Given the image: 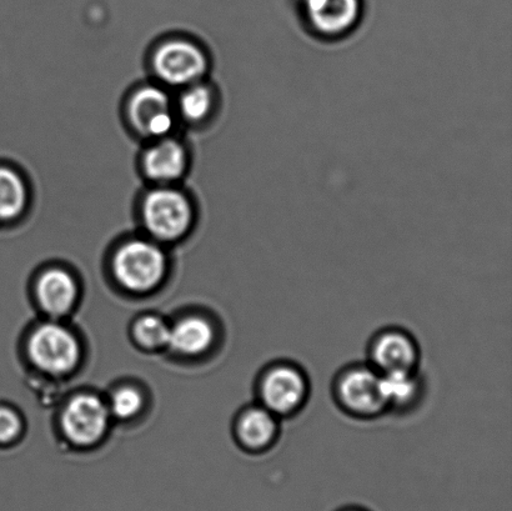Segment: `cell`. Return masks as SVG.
I'll return each instance as SVG.
<instances>
[{
  "instance_id": "7a4b0ae2",
  "label": "cell",
  "mask_w": 512,
  "mask_h": 511,
  "mask_svg": "<svg viewBox=\"0 0 512 511\" xmlns=\"http://www.w3.org/2000/svg\"><path fill=\"white\" fill-rule=\"evenodd\" d=\"M310 379L299 364L275 360L261 370L256 380V398L280 420L303 412L310 398Z\"/></svg>"
},
{
  "instance_id": "8fae6325",
  "label": "cell",
  "mask_w": 512,
  "mask_h": 511,
  "mask_svg": "<svg viewBox=\"0 0 512 511\" xmlns=\"http://www.w3.org/2000/svg\"><path fill=\"white\" fill-rule=\"evenodd\" d=\"M143 174L155 185H172L187 173L188 150L180 140L172 135L152 140V144L142 155Z\"/></svg>"
},
{
  "instance_id": "277c9868",
  "label": "cell",
  "mask_w": 512,
  "mask_h": 511,
  "mask_svg": "<svg viewBox=\"0 0 512 511\" xmlns=\"http://www.w3.org/2000/svg\"><path fill=\"white\" fill-rule=\"evenodd\" d=\"M331 395L341 412L358 420L383 417L386 405L381 377L368 363H351L335 374Z\"/></svg>"
},
{
  "instance_id": "e0dca14e",
  "label": "cell",
  "mask_w": 512,
  "mask_h": 511,
  "mask_svg": "<svg viewBox=\"0 0 512 511\" xmlns=\"http://www.w3.org/2000/svg\"><path fill=\"white\" fill-rule=\"evenodd\" d=\"M180 92L175 110L178 118L185 122L198 124L207 120L215 108V92L208 84L198 82L188 85Z\"/></svg>"
},
{
  "instance_id": "5bb4252c",
  "label": "cell",
  "mask_w": 512,
  "mask_h": 511,
  "mask_svg": "<svg viewBox=\"0 0 512 511\" xmlns=\"http://www.w3.org/2000/svg\"><path fill=\"white\" fill-rule=\"evenodd\" d=\"M37 295L44 312L62 317L74 307L78 288L72 275L65 270L52 269L40 277Z\"/></svg>"
},
{
  "instance_id": "9c48e42d",
  "label": "cell",
  "mask_w": 512,
  "mask_h": 511,
  "mask_svg": "<svg viewBox=\"0 0 512 511\" xmlns=\"http://www.w3.org/2000/svg\"><path fill=\"white\" fill-rule=\"evenodd\" d=\"M28 350L35 367L49 374L72 372L80 359L78 339L58 324H44L35 329Z\"/></svg>"
},
{
  "instance_id": "9a60e30c",
  "label": "cell",
  "mask_w": 512,
  "mask_h": 511,
  "mask_svg": "<svg viewBox=\"0 0 512 511\" xmlns=\"http://www.w3.org/2000/svg\"><path fill=\"white\" fill-rule=\"evenodd\" d=\"M214 329L208 320L190 317L170 327L169 347L184 355L207 352L214 342Z\"/></svg>"
},
{
  "instance_id": "6da1fadb",
  "label": "cell",
  "mask_w": 512,
  "mask_h": 511,
  "mask_svg": "<svg viewBox=\"0 0 512 511\" xmlns=\"http://www.w3.org/2000/svg\"><path fill=\"white\" fill-rule=\"evenodd\" d=\"M195 209L192 200L173 185H157L140 203V220L150 239L173 243L192 229Z\"/></svg>"
},
{
  "instance_id": "ba28073f",
  "label": "cell",
  "mask_w": 512,
  "mask_h": 511,
  "mask_svg": "<svg viewBox=\"0 0 512 511\" xmlns=\"http://www.w3.org/2000/svg\"><path fill=\"white\" fill-rule=\"evenodd\" d=\"M420 360L419 344L408 330L386 327L370 339L366 363L381 375L418 372Z\"/></svg>"
},
{
  "instance_id": "4fadbf2b",
  "label": "cell",
  "mask_w": 512,
  "mask_h": 511,
  "mask_svg": "<svg viewBox=\"0 0 512 511\" xmlns=\"http://www.w3.org/2000/svg\"><path fill=\"white\" fill-rule=\"evenodd\" d=\"M386 412L404 415L413 412L423 402L425 382L418 372L381 375Z\"/></svg>"
},
{
  "instance_id": "3957f363",
  "label": "cell",
  "mask_w": 512,
  "mask_h": 511,
  "mask_svg": "<svg viewBox=\"0 0 512 511\" xmlns=\"http://www.w3.org/2000/svg\"><path fill=\"white\" fill-rule=\"evenodd\" d=\"M296 18L311 38L324 43L351 37L363 23L366 0H293Z\"/></svg>"
},
{
  "instance_id": "5b68a950",
  "label": "cell",
  "mask_w": 512,
  "mask_h": 511,
  "mask_svg": "<svg viewBox=\"0 0 512 511\" xmlns=\"http://www.w3.org/2000/svg\"><path fill=\"white\" fill-rule=\"evenodd\" d=\"M115 278L125 289L145 293L162 282L167 257L153 239H130L120 245L113 258Z\"/></svg>"
},
{
  "instance_id": "7c38bea8",
  "label": "cell",
  "mask_w": 512,
  "mask_h": 511,
  "mask_svg": "<svg viewBox=\"0 0 512 511\" xmlns=\"http://www.w3.org/2000/svg\"><path fill=\"white\" fill-rule=\"evenodd\" d=\"M281 420L263 405H249L235 422V437L245 450L253 454L269 452L278 443Z\"/></svg>"
},
{
  "instance_id": "ac0fdd59",
  "label": "cell",
  "mask_w": 512,
  "mask_h": 511,
  "mask_svg": "<svg viewBox=\"0 0 512 511\" xmlns=\"http://www.w3.org/2000/svg\"><path fill=\"white\" fill-rule=\"evenodd\" d=\"M134 334L145 348L155 349L169 344L170 327L160 318L145 317L135 324Z\"/></svg>"
},
{
  "instance_id": "30bf717a",
  "label": "cell",
  "mask_w": 512,
  "mask_h": 511,
  "mask_svg": "<svg viewBox=\"0 0 512 511\" xmlns=\"http://www.w3.org/2000/svg\"><path fill=\"white\" fill-rule=\"evenodd\" d=\"M108 405L94 395L73 398L65 407L62 427L69 440L78 445H92L102 439L108 428Z\"/></svg>"
},
{
  "instance_id": "d6986e66",
  "label": "cell",
  "mask_w": 512,
  "mask_h": 511,
  "mask_svg": "<svg viewBox=\"0 0 512 511\" xmlns=\"http://www.w3.org/2000/svg\"><path fill=\"white\" fill-rule=\"evenodd\" d=\"M143 407L142 394L137 389L122 388L110 398L109 412L118 419H130L139 413Z\"/></svg>"
},
{
  "instance_id": "2e32d148",
  "label": "cell",
  "mask_w": 512,
  "mask_h": 511,
  "mask_svg": "<svg viewBox=\"0 0 512 511\" xmlns=\"http://www.w3.org/2000/svg\"><path fill=\"white\" fill-rule=\"evenodd\" d=\"M27 183L17 170L0 165V223L22 217L28 207Z\"/></svg>"
},
{
  "instance_id": "ffe728a7",
  "label": "cell",
  "mask_w": 512,
  "mask_h": 511,
  "mask_svg": "<svg viewBox=\"0 0 512 511\" xmlns=\"http://www.w3.org/2000/svg\"><path fill=\"white\" fill-rule=\"evenodd\" d=\"M22 430V422L14 410L0 407V444L13 442Z\"/></svg>"
},
{
  "instance_id": "8992f818",
  "label": "cell",
  "mask_w": 512,
  "mask_h": 511,
  "mask_svg": "<svg viewBox=\"0 0 512 511\" xmlns=\"http://www.w3.org/2000/svg\"><path fill=\"white\" fill-rule=\"evenodd\" d=\"M208 69L207 53L193 40H164L152 54L153 73L164 87L183 89L202 82Z\"/></svg>"
},
{
  "instance_id": "52a82bcc",
  "label": "cell",
  "mask_w": 512,
  "mask_h": 511,
  "mask_svg": "<svg viewBox=\"0 0 512 511\" xmlns=\"http://www.w3.org/2000/svg\"><path fill=\"white\" fill-rule=\"evenodd\" d=\"M127 118L134 132L149 140L169 137L178 123L175 102L159 84L142 85L130 94Z\"/></svg>"
}]
</instances>
